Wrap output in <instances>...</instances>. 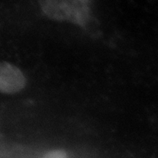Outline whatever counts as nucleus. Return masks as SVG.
I'll use <instances>...</instances> for the list:
<instances>
[{"label":"nucleus","mask_w":158,"mask_h":158,"mask_svg":"<svg viewBox=\"0 0 158 158\" xmlns=\"http://www.w3.org/2000/svg\"><path fill=\"white\" fill-rule=\"evenodd\" d=\"M44 15L52 20L85 26L91 15V0H38Z\"/></svg>","instance_id":"nucleus-1"},{"label":"nucleus","mask_w":158,"mask_h":158,"mask_svg":"<svg viewBox=\"0 0 158 158\" xmlns=\"http://www.w3.org/2000/svg\"><path fill=\"white\" fill-rule=\"evenodd\" d=\"M27 78L19 67L7 61H0V93L15 94L26 86Z\"/></svg>","instance_id":"nucleus-2"},{"label":"nucleus","mask_w":158,"mask_h":158,"mask_svg":"<svg viewBox=\"0 0 158 158\" xmlns=\"http://www.w3.org/2000/svg\"><path fill=\"white\" fill-rule=\"evenodd\" d=\"M41 158H69V156L64 150L54 149L44 153Z\"/></svg>","instance_id":"nucleus-3"}]
</instances>
